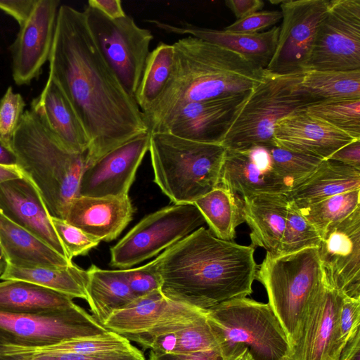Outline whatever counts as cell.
I'll return each mask as SVG.
<instances>
[{"label":"cell","mask_w":360,"mask_h":360,"mask_svg":"<svg viewBox=\"0 0 360 360\" xmlns=\"http://www.w3.org/2000/svg\"><path fill=\"white\" fill-rule=\"evenodd\" d=\"M359 195L360 189L353 190L297 208L322 237L330 226L360 207Z\"/></svg>","instance_id":"obj_37"},{"label":"cell","mask_w":360,"mask_h":360,"mask_svg":"<svg viewBox=\"0 0 360 360\" xmlns=\"http://www.w3.org/2000/svg\"><path fill=\"white\" fill-rule=\"evenodd\" d=\"M149 22L168 33L189 34L240 54L247 60L265 69L270 62L278 41L280 27L257 33H242L201 27L188 22L176 26L157 20Z\"/></svg>","instance_id":"obj_25"},{"label":"cell","mask_w":360,"mask_h":360,"mask_svg":"<svg viewBox=\"0 0 360 360\" xmlns=\"http://www.w3.org/2000/svg\"><path fill=\"white\" fill-rule=\"evenodd\" d=\"M248 94L183 103L149 133H167L193 141L220 144Z\"/></svg>","instance_id":"obj_14"},{"label":"cell","mask_w":360,"mask_h":360,"mask_svg":"<svg viewBox=\"0 0 360 360\" xmlns=\"http://www.w3.org/2000/svg\"><path fill=\"white\" fill-rule=\"evenodd\" d=\"M205 223L193 203L174 204L136 224L110 248V265L123 269L157 255Z\"/></svg>","instance_id":"obj_10"},{"label":"cell","mask_w":360,"mask_h":360,"mask_svg":"<svg viewBox=\"0 0 360 360\" xmlns=\"http://www.w3.org/2000/svg\"><path fill=\"white\" fill-rule=\"evenodd\" d=\"M328 0H287L281 3L282 24L274 55L265 70L277 75L304 72Z\"/></svg>","instance_id":"obj_13"},{"label":"cell","mask_w":360,"mask_h":360,"mask_svg":"<svg viewBox=\"0 0 360 360\" xmlns=\"http://www.w3.org/2000/svg\"><path fill=\"white\" fill-rule=\"evenodd\" d=\"M107 330L76 304L38 314L0 312V338L5 345L40 347L72 338L101 334Z\"/></svg>","instance_id":"obj_11"},{"label":"cell","mask_w":360,"mask_h":360,"mask_svg":"<svg viewBox=\"0 0 360 360\" xmlns=\"http://www.w3.org/2000/svg\"><path fill=\"white\" fill-rule=\"evenodd\" d=\"M245 221L250 229L251 246L276 255L285 226L286 194L257 193L243 196Z\"/></svg>","instance_id":"obj_27"},{"label":"cell","mask_w":360,"mask_h":360,"mask_svg":"<svg viewBox=\"0 0 360 360\" xmlns=\"http://www.w3.org/2000/svg\"><path fill=\"white\" fill-rule=\"evenodd\" d=\"M4 345L5 343L0 339V360H8L4 354Z\"/></svg>","instance_id":"obj_56"},{"label":"cell","mask_w":360,"mask_h":360,"mask_svg":"<svg viewBox=\"0 0 360 360\" xmlns=\"http://www.w3.org/2000/svg\"><path fill=\"white\" fill-rule=\"evenodd\" d=\"M282 19L278 11H257L242 19L237 20L224 28V30L242 33H257L276 24Z\"/></svg>","instance_id":"obj_45"},{"label":"cell","mask_w":360,"mask_h":360,"mask_svg":"<svg viewBox=\"0 0 360 360\" xmlns=\"http://www.w3.org/2000/svg\"><path fill=\"white\" fill-rule=\"evenodd\" d=\"M88 6L99 11L111 20H117L127 15L120 0H89Z\"/></svg>","instance_id":"obj_50"},{"label":"cell","mask_w":360,"mask_h":360,"mask_svg":"<svg viewBox=\"0 0 360 360\" xmlns=\"http://www.w3.org/2000/svg\"><path fill=\"white\" fill-rule=\"evenodd\" d=\"M360 70V0H332L306 70Z\"/></svg>","instance_id":"obj_12"},{"label":"cell","mask_w":360,"mask_h":360,"mask_svg":"<svg viewBox=\"0 0 360 360\" xmlns=\"http://www.w3.org/2000/svg\"><path fill=\"white\" fill-rule=\"evenodd\" d=\"M134 347L127 338L107 330L101 334L72 338L49 346L25 347L8 344L4 348L5 356L10 360L22 356L50 353L96 355L129 350Z\"/></svg>","instance_id":"obj_35"},{"label":"cell","mask_w":360,"mask_h":360,"mask_svg":"<svg viewBox=\"0 0 360 360\" xmlns=\"http://www.w3.org/2000/svg\"><path fill=\"white\" fill-rule=\"evenodd\" d=\"M87 299L91 315L102 326L107 318L136 297L130 290L122 269H101L91 265L86 270Z\"/></svg>","instance_id":"obj_30"},{"label":"cell","mask_w":360,"mask_h":360,"mask_svg":"<svg viewBox=\"0 0 360 360\" xmlns=\"http://www.w3.org/2000/svg\"><path fill=\"white\" fill-rule=\"evenodd\" d=\"M122 271L130 290L136 297L160 290L161 277L155 259L143 266L122 269Z\"/></svg>","instance_id":"obj_43"},{"label":"cell","mask_w":360,"mask_h":360,"mask_svg":"<svg viewBox=\"0 0 360 360\" xmlns=\"http://www.w3.org/2000/svg\"><path fill=\"white\" fill-rule=\"evenodd\" d=\"M342 293L326 280L309 304L297 339L292 360H335L338 317Z\"/></svg>","instance_id":"obj_18"},{"label":"cell","mask_w":360,"mask_h":360,"mask_svg":"<svg viewBox=\"0 0 360 360\" xmlns=\"http://www.w3.org/2000/svg\"><path fill=\"white\" fill-rule=\"evenodd\" d=\"M23 176L24 174L17 165H5L0 164V184Z\"/></svg>","instance_id":"obj_52"},{"label":"cell","mask_w":360,"mask_h":360,"mask_svg":"<svg viewBox=\"0 0 360 360\" xmlns=\"http://www.w3.org/2000/svg\"><path fill=\"white\" fill-rule=\"evenodd\" d=\"M173 46L168 83L143 112L148 131L183 103L249 92L264 72L240 54L191 36L179 39Z\"/></svg>","instance_id":"obj_3"},{"label":"cell","mask_w":360,"mask_h":360,"mask_svg":"<svg viewBox=\"0 0 360 360\" xmlns=\"http://www.w3.org/2000/svg\"><path fill=\"white\" fill-rule=\"evenodd\" d=\"M255 248L216 237L200 227L155 260L167 299L201 309L252 292Z\"/></svg>","instance_id":"obj_2"},{"label":"cell","mask_w":360,"mask_h":360,"mask_svg":"<svg viewBox=\"0 0 360 360\" xmlns=\"http://www.w3.org/2000/svg\"><path fill=\"white\" fill-rule=\"evenodd\" d=\"M305 110L295 111L277 122L274 131V146L326 160L355 141L310 115Z\"/></svg>","instance_id":"obj_21"},{"label":"cell","mask_w":360,"mask_h":360,"mask_svg":"<svg viewBox=\"0 0 360 360\" xmlns=\"http://www.w3.org/2000/svg\"><path fill=\"white\" fill-rule=\"evenodd\" d=\"M207 316L221 360L240 347L248 348L253 360H279L290 355L285 333L268 303L235 298L207 309Z\"/></svg>","instance_id":"obj_7"},{"label":"cell","mask_w":360,"mask_h":360,"mask_svg":"<svg viewBox=\"0 0 360 360\" xmlns=\"http://www.w3.org/2000/svg\"><path fill=\"white\" fill-rule=\"evenodd\" d=\"M174 46L160 42L150 51L134 99L142 112L146 111L163 92L169 79Z\"/></svg>","instance_id":"obj_36"},{"label":"cell","mask_w":360,"mask_h":360,"mask_svg":"<svg viewBox=\"0 0 360 360\" xmlns=\"http://www.w3.org/2000/svg\"><path fill=\"white\" fill-rule=\"evenodd\" d=\"M10 360H146V358L143 353L134 346L129 350L103 354L50 353L22 356Z\"/></svg>","instance_id":"obj_44"},{"label":"cell","mask_w":360,"mask_h":360,"mask_svg":"<svg viewBox=\"0 0 360 360\" xmlns=\"http://www.w3.org/2000/svg\"><path fill=\"white\" fill-rule=\"evenodd\" d=\"M6 266V262L0 245V275L3 273Z\"/></svg>","instance_id":"obj_55"},{"label":"cell","mask_w":360,"mask_h":360,"mask_svg":"<svg viewBox=\"0 0 360 360\" xmlns=\"http://www.w3.org/2000/svg\"><path fill=\"white\" fill-rule=\"evenodd\" d=\"M225 4L238 20L257 12L264 6L262 0H228L225 1Z\"/></svg>","instance_id":"obj_49"},{"label":"cell","mask_w":360,"mask_h":360,"mask_svg":"<svg viewBox=\"0 0 360 360\" xmlns=\"http://www.w3.org/2000/svg\"><path fill=\"white\" fill-rule=\"evenodd\" d=\"M33 112L58 143L72 153H86L89 137L70 101L51 77L31 103Z\"/></svg>","instance_id":"obj_24"},{"label":"cell","mask_w":360,"mask_h":360,"mask_svg":"<svg viewBox=\"0 0 360 360\" xmlns=\"http://www.w3.org/2000/svg\"><path fill=\"white\" fill-rule=\"evenodd\" d=\"M154 181L174 204L193 203L219 184L226 152L221 144L150 133Z\"/></svg>","instance_id":"obj_5"},{"label":"cell","mask_w":360,"mask_h":360,"mask_svg":"<svg viewBox=\"0 0 360 360\" xmlns=\"http://www.w3.org/2000/svg\"><path fill=\"white\" fill-rule=\"evenodd\" d=\"M338 360H360V332L347 342Z\"/></svg>","instance_id":"obj_51"},{"label":"cell","mask_w":360,"mask_h":360,"mask_svg":"<svg viewBox=\"0 0 360 360\" xmlns=\"http://www.w3.org/2000/svg\"><path fill=\"white\" fill-rule=\"evenodd\" d=\"M321 240L318 231L302 215L295 203L288 200L285 229L276 255L318 248Z\"/></svg>","instance_id":"obj_39"},{"label":"cell","mask_w":360,"mask_h":360,"mask_svg":"<svg viewBox=\"0 0 360 360\" xmlns=\"http://www.w3.org/2000/svg\"><path fill=\"white\" fill-rule=\"evenodd\" d=\"M130 341L144 349L159 353L183 354L219 349L208 322L207 310L199 309L132 336Z\"/></svg>","instance_id":"obj_22"},{"label":"cell","mask_w":360,"mask_h":360,"mask_svg":"<svg viewBox=\"0 0 360 360\" xmlns=\"http://www.w3.org/2000/svg\"><path fill=\"white\" fill-rule=\"evenodd\" d=\"M0 164L5 165H15L16 158L13 151L6 148L0 143Z\"/></svg>","instance_id":"obj_53"},{"label":"cell","mask_w":360,"mask_h":360,"mask_svg":"<svg viewBox=\"0 0 360 360\" xmlns=\"http://www.w3.org/2000/svg\"><path fill=\"white\" fill-rule=\"evenodd\" d=\"M48 61L49 77L61 89L89 137L86 169L149 132L135 99L97 48L83 11L60 6Z\"/></svg>","instance_id":"obj_1"},{"label":"cell","mask_w":360,"mask_h":360,"mask_svg":"<svg viewBox=\"0 0 360 360\" xmlns=\"http://www.w3.org/2000/svg\"><path fill=\"white\" fill-rule=\"evenodd\" d=\"M219 184L243 197L287 194L296 184L276 165L269 146L257 145L245 150L226 149Z\"/></svg>","instance_id":"obj_16"},{"label":"cell","mask_w":360,"mask_h":360,"mask_svg":"<svg viewBox=\"0 0 360 360\" xmlns=\"http://www.w3.org/2000/svg\"><path fill=\"white\" fill-rule=\"evenodd\" d=\"M0 210L13 222L70 260L39 191L27 176L24 175L0 184Z\"/></svg>","instance_id":"obj_20"},{"label":"cell","mask_w":360,"mask_h":360,"mask_svg":"<svg viewBox=\"0 0 360 360\" xmlns=\"http://www.w3.org/2000/svg\"><path fill=\"white\" fill-rule=\"evenodd\" d=\"M302 73L277 75L264 70L262 80L248 92L236 111L220 144L233 150L274 146L277 122L311 105L297 90Z\"/></svg>","instance_id":"obj_8"},{"label":"cell","mask_w":360,"mask_h":360,"mask_svg":"<svg viewBox=\"0 0 360 360\" xmlns=\"http://www.w3.org/2000/svg\"><path fill=\"white\" fill-rule=\"evenodd\" d=\"M279 360H292L290 356H285Z\"/></svg>","instance_id":"obj_57"},{"label":"cell","mask_w":360,"mask_h":360,"mask_svg":"<svg viewBox=\"0 0 360 360\" xmlns=\"http://www.w3.org/2000/svg\"><path fill=\"white\" fill-rule=\"evenodd\" d=\"M25 107L22 96L14 93L13 88L8 86L0 100V143L11 151L14 135Z\"/></svg>","instance_id":"obj_40"},{"label":"cell","mask_w":360,"mask_h":360,"mask_svg":"<svg viewBox=\"0 0 360 360\" xmlns=\"http://www.w3.org/2000/svg\"><path fill=\"white\" fill-rule=\"evenodd\" d=\"M255 279L265 288L268 304L292 347L305 313L323 282L318 248L280 255L266 252Z\"/></svg>","instance_id":"obj_6"},{"label":"cell","mask_w":360,"mask_h":360,"mask_svg":"<svg viewBox=\"0 0 360 360\" xmlns=\"http://www.w3.org/2000/svg\"><path fill=\"white\" fill-rule=\"evenodd\" d=\"M149 146L148 132L105 154L84 170L79 195L105 197L128 195L137 169L149 150Z\"/></svg>","instance_id":"obj_19"},{"label":"cell","mask_w":360,"mask_h":360,"mask_svg":"<svg viewBox=\"0 0 360 360\" xmlns=\"http://www.w3.org/2000/svg\"><path fill=\"white\" fill-rule=\"evenodd\" d=\"M194 307L165 297L160 290L136 297L127 306L114 311L103 326L125 338L139 335L183 314Z\"/></svg>","instance_id":"obj_26"},{"label":"cell","mask_w":360,"mask_h":360,"mask_svg":"<svg viewBox=\"0 0 360 360\" xmlns=\"http://www.w3.org/2000/svg\"><path fill=\"white\" fill-rule=\"evenodd\" d=\"M73 299L21 281L0 282V312L22 314L48 312L75 305Z\"/></svg>","instance_id":"obj_31"},{"label":"cell","mask_w":360,"mask_h":360,"mask_svg":"<svg viewBox=\"0 0 360 360\" xmlns=\"http://www.w3.org/2000/svg\"><path fill=\"white\" fill-rule=\"evenodd\" d=\"M0 245L6 264L20 267H63L72 261L8 219L0 210Z\"/></svg>","instance_id":"obj_29"},{"label":"cell","mask_w":360,"mask_h":360,"mask_svg":"<svg viewBox=\"0 0 360 360\" xmlns=\"http://www.w3.org/2000/svg\"><path fill=\"white\" fill-rule=\"evenodd\" d=\"M297 90L311 105L336 100L360 98V70H306Z\"/></svg>","instance_id":"obj_34"},{"label":"cell","mask_w":360,"mask_h":360,"mask_svg":"<svg viewBox=\"0 0 360 360\" xmlns=\"http://www.w3.org/2000/svg\"><path fill=\"white\" fill-rule=\"evenodd\" d=\"M12 149L16 165L37 187L51 217L65 219L79 196L87 151L66 150L30 110L21 117Z\"/></svg>","instance_id":"obj_4"},{"label":"cell","mask_w":360,"mask_h":360,"mask_svg":"<svg viewBox=\"0 0 360 360\" xmlns=\"http://www.w3.org/2000/svg\"><path fill=\"white\" fill-rule=\"evenodd\" d=\"M51 221L70 260L79 255H86L100 241L65 219L52 217Z\"/></svg>","instance_id":"obj_42"},{"label":"cell","mask_w":360,"mask_h":360,"mask_svg":"<svg viewBox=\"0 0 360 360\" xmlns=\"http://www.w3.org/2000/svg\"><path fill=\"white\" fill-rule=\"evenodd\" d=\"M226 360H253L246 347H240Z\"/></svg>","instance_id":"obj_54"},{"label":"cell","mask_w":360,"mask_h":360,"mask_svg":"<svg viewBox=\"0 0 360 360\" xmlns=\"http://www.w3.org/2000/svg\"><path fill=\"white\" fill-rule=\"evenodd\" d=\"M360 332V298L342 294L335 344V357L338 360L347 342Z\"/></svg>","instance_id":"obj_41"},{"label":"cell","mask_w":360,"mask_h":360,"mask_svg":"<svg viewBox=\"0 0 360 360\" xmlns=\"http://www.w3.org/2000/svg\"><path fill=\"white\" fill-rule=\"evenodd\" d=\"M0 279L28 282L72 299H87V272L74 264L63 267H20L6 264Z\"/></svg>","instance_id":"obj_32"},{"label":"cell","mask_w":360,"mask_h":360,"mask_svg":"<svg viewBox=\"0 0 360 360\" xmlns=\"http://www.w3.org/2000/svg\"><path fill=\"white\" fill-rule=\"evenodd\" d=\"M328 159L360 169V140H355L342 147Z\"/></svg>","instance_id":"obj_48"},{"label":"cell","mask_w":360,"mask_h":360,"mask_svg":"<svg viewBox=\"0 0 360 360\" xmlns=\"http://www.w3.org/2000/svg\"><path fill=\"white\" fill-rule=\"evenodd\" d=\"M59 7L58 0H37L29 18L20 25L11 46L12 76L16 84H30L49 60Z\"/></svg>","instance_id":"obj_17"},{"label":"cell","mask_w":360,"mask_h":360,"mask_svg":"<svg viewBox=\"0 0 360 360\" xmlns=\"http://www.w3.org/2000/svg\"><path fill=\"white\" fill-rule=\"evenodd\" d=\"M94 41L126 92L134 98L153 36L126 15L111 20L86 6L83 11Z\"/></svg>","instance_id":"obj_9"},{"label":"cell","mask_w":360,"mask_h":360,"mask_svg":"<svg viewBox=\"0 0 360 360\" xmlns=\"http://www.w3.org/2000/svg\"><path fill=\"white\" fill-rule=\"evenodd\" d=\"M305 110L354 139L360 140V98L318 103Z\"/></svg>","instance_id":"obj_38"},{"label":"cell","mask_w":360,"mask_h":360,"mask_svg":"<svg viewBox=\"0 0 360 360\" xmlns=\"http://www.w3.org/2000/svg\"><path fill=\"white\" fill-rule=\"evenodd\" d=\"M129 195L89 197L72 200L65 220L99 241L117 238L132 219Z\"/></svg>","instance_id":"obj_23"},{"label":"cell","mask_w":360,"mask_h":360,"mask_svg":"<svg viewBox=\"0 0 360 360\" xmlns=\"http://www.w3.org/2000/svg\"><path fill=\"white\" fill-rule=\"evenodd\" d=\"M356 189H360V169L326 159L295 185L286 196L297 207H302Z\"/></svg>","instance_id":"obj_28"},{"label":"cell","mask_w":360,"mask_h":360,"mask_svg":"<svg viewBox=\"0 0 360 360\" xmlns=\"http://www.w3.org/2000/svg\"><path fill=\"white\" fill-rule=\"evenodd\" d=\"M193 204L219 238L232 240L236 227L245 222L243 197L220 184Z\"/></svg>","instance_id":"obj_33"},{"label":"cell","mask_w":360,"mask_h":360,"mask_svg":"<svg viewBox=\"0 0 360 360\" xmlns=\"http://www.w3.org/2000/svg\"><path fill=\"white\" fill-rule=\"evenodd\" d=\"M318 251L328 282L342 294L360 298V207L326 231Z\"/></svg>","instance_id":"obj_15"},{"label":"cell","mask_w":360,"mask_h":360,"mask_svg":"<svg viewBox=\"0 0 360 360\" xmlns=\"http://www.w3.org/2000/svg\"><path fill=\"white\" fill-rule=\"evenodd\" d=\"M149 360H221V358L217 349L183 354L159 353L150 350Z\"/></svg>","instance_id":"obj_47"},{"label":"cell","mask_w":360,"mask_h":360,"mask_svg":"<svg viewBox=\"0 0 360 360\" xmlns=\"http://www.w3.org/2000/svg\"><path fill=\"white\" fill-rule=\"evenodd\" d=\"M37 0H0V9L21 25L30 15Z\"/></svg>","instance_id":"obj_46"}]
</instances>
